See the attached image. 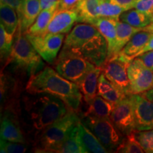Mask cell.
Masks as SVG:
<instances>
[{
  "label": "cell",
  "instance_id": "cell-1",
  "mask_svg": "<svg viewBox=\"0 0 153 153\" xmlns=\"http://www.w3.org/2000/svg\"><path fill=\"white\" fill-rule=\"evenodd\" d=\"M26 89L29 94H48L55 96L76 112L79 111L83 99L76 83L67 79L49 66L31 74Z\"/></svg>",
  "mask_w": 153,
  "mask_h": 153
},
{
  "label": "cell",
  "instance_id": "cell-2",
  "mask_svg": "<svg viewBox=\"0 0 153 153\" xmlns=\"http://www.w3.org/2000/svg\"><path fill=\"white\" fill-rule=\"evenodd\" d=\"M61 50L79 55L99 68L108 56V44L104 36L94 25L84 23L74 26Z\"/></svg>",
  "mask_w": 153,
  "mask_h": 153
},
{
  "label": "cell",
  "instance_id": "cell-3",
  "mask_svg": "<svg viewBox=\"0 0 153 153\" xmlns=\"http://www.w3.org/2000/svg\"><path fill=\"white\" fill-rule=\"evenodd\" d=\"M26 97L24 111L26 122L32 130L40 133L70 111V107L62 99L48 94Z\"/></svg>",
  "mask_w": 153,
  "mask_h": 153
},
{
  "label": "cell",
  "instance_id": "cell-4",
  "mask_svg": "<svg viewBox=\"0 0 153 153\" xmlns=\"http://www.w3.org/2000/svg\"><path fill=\"white\" fill-rule=\"evenodd\" d=\"M81 120L76 112L70 110L63 117L49 126L38 135L36 152H52V150L64 141Z\"/></svg>",
  "mask_w": 153,
  "mask_h": 153
},
{
  "label": "cell",
  "instance_id": "cell-5",
  "mask_svg": "<svg viewBox=\"0 0 153 153\" xmlns=\"http://www.w3.org/2000/svg\"><path fill=\"white\" fill-rule=\"evenodd\" d=\"M82 123L87 126L98 138L103 146L109 152H116L123 140L124 135L120 133L111 118L93 116L81 117Z\"/></svg>",
  "mask_w": 153,
  "mask_h": 153
},
{
  "label": "cell",
  "instance_id": "cell-6",
  "mask_svg": "<svg viewBox=\"0 0 153 153\" xmlns=\"http://www.w3.org/2000/svg\"><path fill=\"white\" fill-rule=\"evenodd\" d=\"M53 64V68L59 74L76 85L89 70L95 67L84 57L62 50Z\"/></svg>",
  "mask_w": 153,
  "mask_h": 153
},
{
  "label": "cell",
  "instance_id": "cell-7",
  "mask_svg": "<svg viewBox=\"0 0 153 153\" xmlns=\"http://www.w3.org/2000/svg\"><path fill=\"white\" fill-rule=\"evenodd\" d=\"M18 30V34L13 45L10 58L19 65L26 68L31 74L36 73V70L41 68L43 62L41 56L34 48L27 36Z\"/></svg>",
  "mask_w": 153,
  "mask_h": 153
},
{
  "label": "cell",
  "instance_id": "cell-8",
  "mask_svg": "<svg viewBox=\"0 0 153 153\" xmlns=\"http://www.w3.org/2000/svg\"><path fill=\"white\" fill-rule=\"evenodd\" d=\"M42 59L53 64L56 60L65 39L64 33H25Z\"/></svg>",
  "mask_w": 153,
  "mask_h": 153
},
{
  "label": "cell",
  "instance_id": "cell-9",
  "mask_svg": "<svg viewBox=\"0 0 153 153\" xmlns=\"http://www.w3.org/2000/svg\"><path fill=\"white\" fill-rule=\"evenodd\" d=\"M129 63L122 55L118 54L107 59L101 68L107 79L115 86L123 90L128 96L131 95L128 76V67Z\"/></svg>",
  "mask_w": 153,
  "mask_h": 153
},
{
  "label": "cell",
  "instance_id": "cell-10",
  "mask_svg": "<svg viewBox=\"0 0 153 153\" xmlns=\"http://www.w3.org/2000/svg\"><path fill=\"white\" fill-rule=\"evenodd\" d=\"M128 76L131 94H142L153 87V72L138 57L129 63Z\"/></svg>",
  "mask_w": 153,
  "mask_h": 153
},
{
  "label": "cell",
  "instance_id": "cell-11",
  "mask_svg": "<svg viewBox=\"0 0 153 153\" xmlns=\"http://www.w3.org/2000/svg\"><path fill=\"white\" fill-rule=\"evenodd\" d=\"M110 118L123 135L136 131L135 114L130 96L126 97L115 106Z\"/></svg>",
  "mask_w": 153,
  "mask_h": 153
},
{
  "label": "cell",
  "instance_id": "cell-12",
  "mask_svg": "<svg viewBox=\"0 0 153 153\" xmlns=\"http://www.w3.org/2000/svg\"><path fill=\"white\" fill-rule=\"evenodd\" d=\"M130 99L133 104L136 131L153 129V102L141 94H131Z\"/></svg>",
  "mask_w": 153,
  "mask_h": 153
},
{
  "label": "cell",
  "instance_id": "cell-13",
  "mask_svg": "<svg viewBox=\"0 0 153 153\" xmlns=\"http://www.w3.org/2000/svg\"><path fill=\"white\" fill-rule=\"evenodd\" d=\"M75 22H77L75 11L57 9L43 33H68Z\"/></svg>",
  "mask_w": 153,
  "mask_h": 153
},
{
  "label": "cell",
  "instance_id": "cell-14",
  "mask_svg": "<svg viewBox=\"0 0 153 153\" xmlns=\"http://www.w3.org/2000/svg\"><path fill=\"white\" fill-rule=\"evenodd\" d=\"M21 6L18 14L19 28L23 33L28 30L35 22L41 11L40 0H21Z\"/></svg>",
  "mask_w": 153,
  "mask_h": 153
},
{
  "label": "cell",
  "instance_id": "cell-15",
  "mask_svg": "<svg viewBox=\"0 0 153 153\" xmlns=\"http://www.w3.org/2000/svg\"><path fill=\"white\" fill-rule=\"evenodd\" d=\"M101 72L102 70L101 68L95 66L78 82L77 85L82 94L83 100L87 104L97 96L99 77Z\"/></svg>",
  "mask_w": 153,
  "mask_h": 153
},
{
  "label": "cell",
  "instance_id": "cell-16",
  "mask_svg": "<svg viewBox=\"0 0 153 153\" xmlns=\"http://www.w3.org/2000/svg\"><path fill=\"white\" fill-rule=\"evenodd\" d=\"M118 21V19H115L99 17L94 24V26L99 30L101 35L104 36L108 44L107 59H109L114 55L116 40V24Z\"/></svg>",
  "mask_w": 153,
  "mask_h": 153
},
{
  "label": "cell",
  "instance_id": "cell-17",
  "mask_svg": "<svg viewBox=\"0 0 153 153\" xmlns=\"http://www.w3.org/2000/svg\"><path fill=\"white\" fill-rule=\"evenodd\" d=\"M152 34L143 30H140L131 38L118 54L125 57L129 62H131L135 58L137 53L146 45Z\"/></svg>",
  "mask_w": 153,
  "mask_h": 153
},
{
  "label": "cell",
  "instance_id": "cell-18",
  "mask_svg": "<svg viewBox=\"0 0 153 153\" xmlns=\"http://www.w3.org/2000/svg\"><path fill=\"white\" fill-rule=\"evenodd\" d=\"M87 104V109L84 114H81V117L89 116L97 118H111V114L116 106L99 95L96 96Z\"/></svg>",
  "mask_w": 153,
  "mask_h": 153
},
{
  "label": "cell",
  "instance_id": "cell-19",
  "mask_svg": "<svg viewBox=\"0 0 153 153\" xmlns=\"http://www.w3.org/2000/svg\"><path fill=\"white\" fill-rule=\"evenodd\" d=\"M99 0H81L74 9L77 14V22L94 25L99 18Z\"/></svg>",
  "mask_w": 153,
  "mask_h": 153
},
{
  "label": "cell",
  "instance_id": "cell-20",
  "mask_svg": "<svg viewBox=\"0 0 153 153\" xmlns=\"http://www.w3.org/2000/svg\"><path fill=\"white\" fill-rule=\"evenodd\" d=\"M78 134L86 152L106 153L108 151L103 146L95 135L80 120L78 125Z\"/></svg>",
  "mask_w": 153,
  "mask_h": 153
},
{
  "label": "cell",
  "instance_id": "cell-21",
  "mask_svg": "<svg viewBox=\"0 0 153 153\" xmlns=\"http://www.w3.org/2000/svg\"><path fill=\"white\" fill-rule=\"evenodd\" d=\"M0 135L1 139L5 140L25 143V139L22 131L9 116H4L1 120Z\"/></svg>",
  "mask_w": 153,
  "mask_h": 153
},
{
  "label": "cell",
  "instance_id": "cell-22",
  "mask_svg": "<svg viewBox=\"0 0 153 153\" xmlns=\"http://www.w3.org/2000/svg\"><path fill=\"white\" fill-rule=\"evenodd\" d=\"M141 30L142 28L134 27L127 23L118 20L116 24V40L114 56L118 55L131 38Z\"/></svg>",
  "mask_w": 153,
  "mask_h": 153
},
{
  "label": "cell",
  "instance_id": "cell-23",
  "mask_svg": "<svg viewBox=\"0 0 153 153\" xmlns=\"http://www.w3.org/2000/svg\"><path fill=\"white\" fill-rule=\"evenodd\" d=\"M80 122V121H79ZM79 125V123H78ZM78 125L74 128L70 135L60 145L52 150L54 153H86L82 146L78 134Z\"/></svg>",
  "mask_w": 153,
  "mask_h": 153
},
{
  "label": "cell",
  "instance_id": "cell-24",
  "mask_svg": "<svg viewBox=\"0 0 153 153\" xmlns=\"http://www.w3.org/2000/svg\"><path fill=\"white\" fill-rule=\"evenodd\" d=\"M119 20L136 28H145L153 23V16L137 10L129 9L122 13Z\"/></svg>",
  "mask_w": 153,
  "mask_h": 153
},
{
  "label": "cell",
  "instance_id": "cell-25",
  "mask_svg": "<svg viewBox=\"0 0 153 153\" xmlns=\"http://www.w3.org/2000/svg\"><path fill=\"white\" fill-rule=\"evenodd\" d=\"M57 7H58V3L55 4L48 9L41 10L38 17L36 18L35 22L31 25V26L28 28V30L26 33L35 34V35L43 33L45 30H46L55 11H57Z\"/></svg>",
  "mask_w": 153,
  "mask_h": 153
},
{
  "label": "cell",
  "instance_id": "cell-26",
  "mask_svg": "<svg viewBox=\"0 0 153 153\" xmlns=\"http://www.w3.org/2000/svg\"><path fill=\"white\" fill-rule=\"evenodd\" d=\"M0 18L1 24L9 33H16L19 26V20L16 11L10 6L1 4L0 5Z\"/></svg>",
  "mask_w": 153,
  "mask_h": 153
},
{
  "label": "cell",
  "instance_id": "cell-27",
  "mask_svg": "<svg viewBox=\"0 0 153 153\" xmlns=\"http://www.w3.org/2000/svg\"><path fill=\"white\" fill-rule=\"evenodd\" d=\"M135 131L124 135L123 140L116 149V152L122 153H143L145 152L142 146L137 140Z\"/></svg>",
  "mask_w": 153,
  "mask_h": 153
},
{
  "label": "cell",
  "instance_id": "cell-28",
  "mask_svg": "<svg viewBox=\"0 0 153 153\" xmlns=\"http://www.w3.org/2000/svg\"><path fill=\"white\" fill-rule=\"evenodd\" d=\"M126 11L123 7L108 2L106 0H99L98 7L99 17H106L119 20L120 15Z\"/></svg>",
  "mask_w": 153,
  "mask_h": 153
},
{
  "label": "cell",
  "instance_id": "cell-29",
  "mask_svg": "<svg viewBox=\"0 0 153 153\" xmlns=\"http://www.w3.org/2000/svg\"><path fill=\"white\" fill-rule=\"evenodd\" d=\"M13 36L6 30L2 24L0 25V51L1 59L11 54L14 45Z\"/></svg>",
  "mask_w": 153,
  "mask_h": 153
},
{
  "label": "cell",
  "instance_id": "cell-30",
  "mask_svg": "<svg viewBox=\"0 0 153 153\" xmlns=\"http://www.w3.org/2000/svg\"><path fill=\"white\" fill-rule=\"evenodd\" d=\"M135 137L145 152L153 153V129L148 131H135Z\"/></svg>",
  "mask_w": 153,
  "mask_h": 153
},
{
  "label": "cell",
  "instance_id": "cell-31",
  "mask_svg": "<svg viewBox=\"0 0 153 153\" xmlns=\"http://www.w3.org/2000/svg\"><path fill=\"white\" fill-rule=\"evenodd\" d=\"M27 148L24 143L11 142L1 139L0 152L1 153H24L26 152Z\"/></svg>",
  "mask_w": 153,
  "mask_h": 153
},
{
  "label": "cell",
  "instance_id": "cell-32",
  "mask_svg": "<svg viewBox=\"0 0 153 153\" xmlns=\"http://www.w3.org/2000/svg\"><path fill=\"white\" fill-rule=\"evenodd\" d=\"M128 95L124 92L123 90L119 89V88L114 86L113 89L108 93L106 94L103 95L102 97L106 99L107 101H110L111 103L114 104V105H116L120 101H121L123 99H125Z\"/></svg>",
  "mask_w": 153,
  "mask_h": 153
},
{
  "label": "cell",
  "instance_id": "cell-33",
  "mask_svg": "<svg viewBox=\"0 0 153 153\" xmlns=\"http://www.w3.org/2000/svg\"><path fill=\"white\" fill-rule=\"evenodd\" d=\"M114 85L109 81L105 76V74L101 72L99 77L98 87H97V95L102 97L103 95L108 93L114 87Z\"/></svg>",
  "mask_w": 153,
  "mask_h": 153
},
{
  "label": "cell",
  "instance_id": "cell-34",
  "mask_svg": "<svg viewBox=\"0 0 153 153\" xmlns=\"http://www.w3.org/2000/svg\"><path fill=\"white\" fill-rule=\"evenodd\" d=\"M134 8L152 16L153 0H137Z\"/></svg>",
  "mask_w": 153,
  "mask_h": 153
},
{
  "label": "cell",
  "instance_id": "cell-35",
  "mask_svg": "<svg viewBox=\"0 0 153 153\" xmlns=\"http://www.w3.org/2000/svg\"><path fill=\"white\" fill-rule=\"evenodd\" d=\"M81 0H60L57 10H74Z\"/></svg>",
  "mask_w": 153,
  "mask_h": 153
},
{
  "label": "cell",
  "instance_id": "cell-36",
  "mask_svg": "<svg viewBox=\"0 0 153 153\" xmlns=\"http://www.w3.org/2000/svg\"><path fill=\"white\" fill-rule=\"evenodd\" d=\"M108 2L123 7L126 11L135 7L137 0H106Z\"/></svg>",
  "mask_w": 153,
  "mask_h": 153
},
{
  "label": "cell",
  "instance_id": "cell-37",
  "mask_svg": "<svg viewBox=\"0 0 153 153\" xmlns=\"http://www.w3.org/2000/svg\"><path fill=\"white\" fill-rule=\"evenodd\" d=\"M136 57L140 59L145 65L153 72V51L145 52Z\"/></svg>",
  "mask_w": 153,
  "mask_h": 153
},
{
  "label": "cell",
  "instance_id": "cell-38",
  "mask_svg": "<svg viewBox=\"0 0 153 153\" xmlns=\"http://www.w3.org/2000/svg\"><path fill=\"white\" fill-rule=\"evenodd\" d=\"M0 1H1V4L10 6L16 11L17 13L19 12L20 9L21 1H22L21 0H0Z\"/></svg>",
  "mask_w": 153,
  "mask_h": 153
},
{
  "label": "cell",
  "instance_id": "cell-39",
  "mask_svg": "<svg viewBox=\"0 0 153 153\" xmlns=\"http://www.w3.org/2000/svg\"><path fill=\"white\" fill-rule=\"evenodd\" d=\"M59 1L60 0H40L41 10L50 8L55 4L58 3Z\"/></svg>",
  "mask_w": 153,
  "mask_h": 153
},
{
  "label": "cell",
  "instance_id": "cell-40",
  "mask_svg": "<svg viewBox=\"0 0 153 153\" xmlns=\"http://www.w3.org/2000/svg\"><path fill=\"white\" fill-rule=\"evenodd\" d=\"M153 51V34H152V36H151L150 40L148 41V43L146 44V45H145V46L141 50V51H140L138 53H137L136 57H137L140 55L143 54V53H144L145 52H148V51Z\"/></svg>",
  "mask_w": 153,
  "mask_h": 153
},
{
  "label": "cell",
  "instance_id": "cell-41",
  "mask_svg": "<svg viewBox=\"0 0 153 153\" xmlns=\"http://www.w3.org/2000/svg\"><path fill=\"white\" fill-rule=\"evenodd\" d=\"M143 97H145V98H146L147 99H148L149 101H152L153 102V87L151 88V89H149L147 91H145L143 94H141Z\"/></svg>",
  "mask_w": 153,
  "mask_h": 153
},
{
  "label": "cell",
  "instance_id": "cell-42",
  "mask_svg": "<svg viewBox=\"0 0 153 153\" xmlns=\"http://www.w3.org/2000/svg\"><path fill=\"white\" fill-rule=\"evenodd\" d=\"M142 30H145V31L150 32V33H153V23H152V24H150V25H148V26H147L146 27L143 28Z\"/></svg>",
  "mask_w": 153,
  "mask_h": 153
},
{
  "label": "cell",
  "instance_id": "cell-43",
  "mask_svg": "<svg viewBox=\"0 0 153 153\" xmlns=\"http://www.w3.org/2000/svg\"><path fill=\"white\" fill-rule=\"evenodd\" d=\"M152 16H153V11H152Z\"/></svg>",
  "mask_w": 153,
  "mask_h": 153
}]
</instances>
